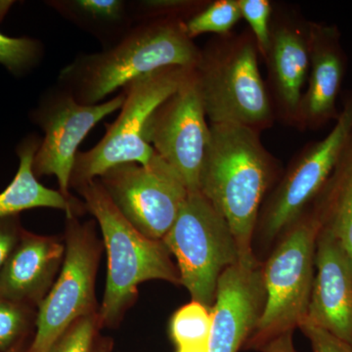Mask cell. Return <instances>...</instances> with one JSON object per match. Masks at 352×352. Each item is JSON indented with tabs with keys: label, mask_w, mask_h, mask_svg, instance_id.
<instances>
[{
	"label": "cell",
	"mask_w": 352,
	"mask_h": 352,
	"mask_svg": "<svg viewBox=\"0 0 352 352\" xmlns=\"http://www.w3.org/2000/svg\"><path fill=\"white\" fill-rule=\"evenodd\" d=\"M66 245L53 237L22 233L0 272V298L41 302L54 284Z\"/></svg>",
	"instance_id": "e0dca14e"
},
{
	"label": "cell",
	"mask_w": 352,
	"mask_h": 352,
	"mask_svg": "<svg viewBox=\"0 0 352 352\" xmlns=\"http://www.w3.org/2000/svg\"><path fill=\"white\" fill-rule=\"evenodd\" d=\"M298 328L309 340L312 352H352L351 346L323 329L308 323H302Z\"/></svg>",
	"instance_id": "83f0119b"
},
{
	"label": "cell",
	"mask_w": 352,
	"mask_h": 352,
	"mask_svg": "<svg viewBox=\"0 0 352 352\" xmlns=\"http://www.w3.org/2000/svg\"><path fill=\"white\" fill-rule=\"evenodd\" d=\"M12 1H0V21L6 17L7 12H8L9 8L12 6Z\"/></svg>",
	"instance_id": "4dcf8cb0"
},
{
	"label": "cell",
	"mask_w": 352,
	"mask_h": 352,
	"mask_svg": "<svg viewBox=\"0 0 352 352\" xmlns=\"http://www.w3.org/2000/svg\"><path fill=\"white\" fill-rule=\"evenodd\" d=\"M210 129L200 192L228 224L239 263L258 265L254 237L259 212L283 170L259 132L237 124H210Z\"/></svg>",
	"instance_id": "6da1fadb"
},
{
	"label": "cell",
	"mask_w": 352,
	"mask_h": 352,
	"mask_svg": "<svg viewBox=\"0 0 352 352\" xmlns=\"http://www.w3.org/2000/svg\"><path fill=\"white\" fill-rule=\"evenodd\" d=\"M210 124L193 69L150 116L143 136L175 170L189 193L200 192V175L210 140Z\"/></svg>",
	"instance_id": "8fae6325"
},
{
	"label": "cell",
	"mask_w": 352,
	"mask_h": 352,
	"mask_svg": "<svg viewBox=\"0 0 352 352\" xmlns=\"http://www.w3.org/2000/svg\"><path fill=\"white\" fill-rule=\"evenodd\" d=\"M294 332H287L278 336L264 344L259 351L261 352H298L293 342Z\"/></svg>",
	"instance_id": "f546056e"
},
{
	"label": "cell",
	"mask_w": 352,
	"mask_h": 352,
	"mask_svg": "<svg viewBox=\"0 0 352 352\" xmlns=\"http://www.w3.org/2000/svg\"><path fill=\"white\" fill-rule=\"evenodd\" d=\"M352 131V89L332 131L308 143L292 159L263 204L254 237V252L263 263L280 238L312 205L332 175Z\"/></svg>",
	"instance_id": "8992f818"
},
{
	"label": "cell",
	"mask_w": 352,
	"mask_h": 352,
	"mask_svg": "<svg viewBox=\"0 0 352 352\" xmlns=\"http://www.w3.org/2000/svg\"><path fill=\"white\" fill-rule=\"evenodd\" d=\"M210 327V309L192 300L171 317L170 336L178 349L208 346Z\"/></svg>",
	"instance_id": "44dd1931"
},
{
	"label": "cell",
	"mask_w": 352,
	"mask_h": 352,
	"mask_svg": "<svg viewBox=\"0 0 352 352\" xmlns=\"http://www.w3.org/2000/svg\"><path fill=\"white\" fill-rule=\"evenodd\" d=\"M43 45L36 39L11 38L0 32V64L15 76L24 75L38 64Z\"/></svg>",
	"instance_id": "cb8c5ba5"
},
{
	"label": "cell",
	"mask_w": 352,
	"mask_h": 352,
	"mask_svg": "<svg viewBox=\"0 0 352 352\" xmlns=\"http://www.w3.org/2000/svg\"><path fill=\"white\" fill-rule=\"evenodd\" d=\"M66 252L61 273L38 303L36 333L29 352H48L69 327L94 314V283L98 243L91 224L68 217Z\"/></svg>",
	"instance_id": "9c48e42d"
},
{
	"label": "cell",
	"mask_w": 352,
	"mask_h": 352,
	"mask_svg": "<svg viewBox=\"0 0 352 352\" xmlns=\"http://www.w3.org/2000/svg\"><path fill=\"white\" fill-rule=\"evenodd\" d=\"M307 319L352 347V261L339 240L319 231Z\"/></svg>",
	"instance_id": "9a60e30c"
},
{
	"label": "cell",
	"mask_w": 352,
	"mask_h": 352,
	"mask_svg": "<svg viewBox=\"0 0 352 352\" xmlns=\"http://www.w3.org/2000/svg\"><path fill=\"white\" fill-rule=\"evenodd\" d=\"M310 207L321 230L339 240L352 261V131L332 175Z\"/></svg>",
	"instance_id": "d6986e66"
},
{
	"label": "cell",
	"mask_w": 352,
	"mask_h": 352,
	"mask_svg": "<svg viewBox=\"0 0 352 352\" xmlns=\"http://www.w3.org/2000/svg\"><path fill=\"white\" fill-rule=\"evenodd\" d=\"M347 58L339 28L309 21V71L298 108L296 129L317 131L339 117L338 97Z\"/></svg>",
	"instance_id": "2e32d148"
},
{
	"label": "cell",
	"mask_w": 352,
	"mask_h": 352,
	"mask_svg": "<svg viewBox=\"0 0 352 352\" xmlns=\"http://www.w3.org/2000/svg\"><path fill=\"white\" fill-rule=\"evenodd\" d=\"M47 6L97 38L110 41V45L134 25L131 3L124 0H55Z\"/></svg>",
	"instance_id": "ffe728a7"
},
{
	"label": "cell",
	"mask_w": 352,
	"mask_h": 352,
	"mask_svg": "<svg viewBox=\"0 0 352 352\" xmlns=\"http://www.w3.org/2000/svg\"><path fill=\"white\" fill-rule=\"evenodd\" d=\"M163 242L177 261L180 281L192 300L210 309L219 277L239 263L226 219L201 192L189 193Z\"/></svg>",
	"instance_id": "ba28073f"
},
{
	"label": "cell",
	"mask_w": 352,
	"mask_h": 352,
	"mask_svg": "<svg viewBox=\"0 0 352 352\" xmlns=\"http://www.w3.org/2000/svg\"><path fill=\"white\" fill-rule=\"evenodd\" d=\"M241 16L247 21L256 39L259 55L264 57L270 43L273 4L268 0H238Z\"/></svg>",
	"instance_id": "d4e9b609"
},
{
	"label": "cell",
	"mask_w": 352,
	"mask_h": 352,
	"mask_svg": "<svg viewBox=\"0 0 352 352\" xmlns=\"http://www.w3.org/2000/svg\"><path fill=\"white\" fill-rule=\"evenodd\" d=\"M4 352H20L18 351L17 349H15V347H13V349H9V351H4Z\"/></svg>",
	"instance_id": "d6a6232c"
},
{
	"label": "cell",
	"mask_w": 352,
	"mask_h": 352,
	"mask_svg": "<svg viewBox=\"0 0 352 352\" xmlns=\"http://www.w3.org/2000/svg\"><path fill=\"white\" fill-rule=\"evenodd\" d=\"M85 201L103 235L108 272L98 323L113 325L138 295L139 284L164 280L182 285L177 266L163 241L139 232L113 205L99 179L76 189Z\"/></svg>",
	"instance_id": "277c9868"
},
{
	"label": "cell",
	"mask_w": 352,
	"mask_h": 352,
	"mask_svg": "<svg viewBox=\"0 0 352 352\" xmlns=\"http://www.w3.org/2000/svg\"><path fill=\"white\" fill-rule=\"evenodd\" d=\"M21 235L17 217L0 219V272L19 242Z\"/></svg>",
	"instance_id": "f1b7e54d"
},
{
	"label": "cell",
	"mask_w": 352,
	"mask_h": 352,
	"mask_svg": "<svg viewBox=\"0 0 352 352\" xmlns=\"http://www.w3.org/2000/svg\"><path fill=\"white\" fill-rule=\"evenodd\" d=\"M97 179L120 214L152 240L163 241L189 194L179 175L157 154L147 164L113 166Z\"/></svg>",
	"instance_id": "30bf717a"
},
{
	"label": "cell",
	"mask_w": 352,
	"mask_h": 352,
	"mask_svg": "<svg viewBox=\"0 0 352 352\" xmlns=\"http://www.w3.org/2000/svg\"><path fill=\"white\" fill-rule=\"evenodd\" d=\"M320 223L311 207L280 238L263 261L265 305L245 349L259 351L270 340L294 332L305 321L315 278Z\"/></svg>",
	"instance_id": "5b68a950"
},
{
	"label": "cell",
	"mask_w": 352,
	"mask_h": 352,
	"mask_svg": "<svg viewBox=\"0 0 352 352\" xmlns=\"http://www.w3.org/2000/svg\"><path fill=\"white\" fill-rule=\"evenodd\" d=\"M168 67L129 82L122 88L124 102L117 120L106 124L103 138L88 151H78L69 187L78 189L122 164H147L156 155L143 132L152 113L175 94L190 72Z\"/></svg>",
	"instance_id": "52a82bcc"
},
{
	"label": "cell",
	"mask_w": 352,
	"mask_h": 352,
	"mask_svg": "<svg viewBox=\"0 0 352 352\" xmlns=\"http://www.w3.org/2000/svg\"><path fill=\"white\" fill-rule=\"evenodd\" d=\"M98 317H83L74 323L48 352H91Z\"/></svg>",
	"instance_id": "484cf974"
},
{
	"label": "cell",
	"mask_w": 352,
	"mask_h": 352,
	"mask_svg": "<svg viewBox=\"0 0 352 352\" xmlns=\"http://www.w3.org/2000/svg\"><path fill=\"white\" fill-rule=\"evenodd\" d=\"M27 318L23 305L0 298V352L13 349L25 331Z\"/></svg>",
	"instance_id": "4316f807"
},
{
	"label": "cell",
	"mask_w": 352,
	"mask_h": 352,
	"mask_svg": "<svg viewBox=\"0 0 352 352\" xmlns=\"http://www.w3.org/2000/svg\"><path fill=\"white\" fill-rule=\"evenodd\" d=\"M177 352H208V346L185 347V349H178Z\"/></svg>",
	"instance_id": "1f68e13d"
},
{
	"label": "cell",
	"mask_w": 352,
	"mask_h": 352,
	"mask_svg": "<svg viewBox=\"0 0 352 352\" xmlns=\"http://www.w3.org/2000/svg\"><path fill=\"white\" fill-rule=\"evenodd\" d=\"M265 300L263 263H237L224 270L210 308L208 352H238L245 346L261 320Z\"/></svg>",
	"instance_id": "5bb4252c"
},
{
	"label": "cell",
	"mask_w": 352,
	"mask_h": 352,
	"mask_svg": "<svg viewBox=\"0 0 352 352\" xmlns=\"http://www.w3.org/2000/svg\"><path fill=\"white\" fill-rule=\"evenodd\" d=\"M124 102L122 91L97 105L78 103L61 87L46 92L32 113V122L44 132L34 160L36 177L56 176L60 192L67 198H73L69 191V182L78 146L98 122L120 110Z\"/></svg>",
	"instance_id": "7c38bea8"
},
{
	"label": "cell",
	"mask_w": 352,
	"mask_h": 352,
	"mask_svg": "<svg viewBox=\"0 0 352 352\" xmlns=\"http://www.w3.org/2000/svg\"><path fill=\"white\" fill-rule=\"evenodd\" d=\"M250 29L214 36L200 48L194 67L201 103L210 124H237L259 132L274 124L267 85Z\"/></svg>",
	"instance_id": "3957f363"
},
{
	"label": "cell",
	"mask_w": 352,
	"mask_h": 352,
	"mask_svg": "<svg viewBox=\"0 0 352 352\" xmlns=\"http://www.w3.org/2000/svg\"><path fill=\"white\" fill-rule=\"evenodd\" d=\"M41 143V139L31 135L18 146L19 168L10 184L0 193V219L17 217L24 210L36 208H57L72 217L80 208L75 199L67 198L61 192L46 188L38 182L34 160Z\"/></svg>",
	"instance_id": "ac0fdd59"
},
{
	"label": "cell",
	"mask_w": 352,
	"mask_h": 352,
	"mask_svg": "<svg viewBox=\"0 0 352 352\" xmlns=\"http://www.w3.org/2000/svg\"><path fill=\"white\" fill-rule=\"evenodd\" d=\"M275 119L296 126L309 71V21L294 9L273 6L270 43L263 57Z\"/></svg>",
	"instance_id": "4fadbf2b"
},
{
	"label": "cell",
	"mask_w": 352,
	"mask_h": 352,
	"mask_svg": "<svg viewBox=\"0 0 352 352\" xmlns=\"http://www.w3.org/2000/svg\"><path fill=\"white\" fill-rule=\"evenodd\" d=\"M208 3V0H144L131 3L132 17L134 24L161 19L186 22Z\"/></svg>",
	"instance_id": "603a6c76"
},
{
	"label": "cell",
	"mask_w": 352,
	"mask_h": 352,
	"mask_svg": "<svg viewBox=\"0 0 352 352\" xmlns=\"http://www.w3.org/2000/svg\"><path fill=\"white\" fill-rule=\"evenodd\" d=\"M241 18L238 0H215L186 21L185 30L192 39L203 34L224 36L230 34Z\"/></svg>",
	"instance_id": "7402d4cb"
},
{
	"label": "cell",
	"mask_w": 352,
	"mask_h": 352,
	"mask_svg": "<svg viewBox=\"0 0 352 352\" xmlns=\"http://www.w3.org/2000/svg\"><path fill=\"white\" fill-rule=\"evenodd\" d=\"M200 48L182 20L136 23L101 52L80 55L59 75L60 87L82 105H97L129 82L168 67L194 69Z\"/></svg>",
	"instance_id": "7a4b0ae2"
}]
</instances>
